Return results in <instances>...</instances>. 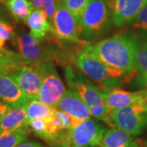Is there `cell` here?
I'll return each mask as SVG.
<instances>
[{"label": "cell", "mask_w": 147, "mask_h": 147, "mask_svg": "<svg viewBox=\"0 0 147 147\" xmlns=\"http://www.w3.org/2000/svg\"><path fill=\"white\" fill-rule=\"evenodd\" d=\"M54 115L57 116L60 120L61 121L65 130H69L71 128L75 127L77 125H79L77 123V122L74 120L71 116H69L67 113L64 112L62 110H58V109L56 108Z\"/></svg>", "instance_id": "27"}, {"label": "cell", "mask_w": 147, "mask_h": 147, "mask_svg": "<svg viewBox=\"0 0 147 147\" xmlns=\"http://www.w3.org/2000/svg\"><path fill=\"white\" fill-rule=\"evenodd\" d=\"M5 5L4 0H0V16H2L5 12Z\"/></svg>", "instance_id": "31"}, {"label": "cell", "mask_w": 147, "mask_h": 147, "mask_svg": "<svg viewBox=\"0 0 147 147\" xmlns=\"http://www.w3.org/2000/svg\"><path fill=\"white\" fill-rule=\"evenodd\" d=\"M70 147H84L83 146H79V145H72Z\"/></svg>", "instance_id": "34"}, {"label": "cell", "mask_w": 147, "mask_h": 147, "mask_svg": "<svg viewBox=\"0 0 147 147\" xmlns=\"http://www.w3.org/2000/svg\"><path fill=\"white\" fill-rule=\"evenodd\" d=\"M136 83L139 86L147 84V39L142 44L136 64Z\"/></svg>", "instance_id": "22"}, {"label": "cell", "mask_w": 147, "mask_h": 147, "mask_svg": "<svg viewBox=\"0 0 147 147\" xmlns=\"http://www.w3.org/2000/svg\"><path fill=\"white\" fill-rule=\"evenodd\" d=\"M106 130L105 125L89 118L68 130L67 136L71 145L97 147L100 146V142Z\"/></svg>", "instance_id": "7"}, {"label": "cell", "mask_w": 147, "mask_h": 147, "mask_svg": "<svg viewBox=\"0 0 147 147\" xmlns=\"http://www.w3.org/2000/svg\"><path fill=\"white\" fill-rule=\"evenodd\" d=\"M147 4V0H116L112 6V21L116 27L129 24Z\"/></svg>", "instance_id": "12"}, {"label": "cell", "mask_w": 147, "mask_h": 147, "mask_svg": "<svg viewBox=\"0 0 147 147\" xmlns=\"http://www.w3.org/2000/svg\"><path fill=\"white\" fill-rule=\"evenodd\" d=\"M11 76L29 100H38L42 82V75L38 65H25Z\"/></svg>", "instance_id": "11"}, {"label": "cell", "mask_w": 147, "mask_h": 147, "mask_svg": "<svg viewBox=\"0 0 147 147\" xmlns=\"http://www.w3.org/2000/svg\"><path fill=\"white\" fill-rule=\"evenodd\" d=\"M108 3H109V4L110 5V7H112V6L114 5V3H115V2L116 0H106Z\"/></svg>", "instance_id": "33"}, {"label": "cell", "mask_w": 147, "mask_h": 147, "mask_svg": "<svg viewBox=\"0 0 147 147\" xmlns=\"http://www.w3.org/2000/svg\"><path fill=\"white\" fill-rule=\"evenodd\" d=\"M141 145L135 136L118 127L107 129L100 142V147H141Z\"/></svg>", "instance_id": "16"}, {"label": "cell", "mask_w": 147, "mask_h": 147, "mask_svg": "<svg viewBox=\"0 0 147 147\" xmlns=\"http://www.w3.org/2000/svg\"><path fill=\"white\" fill-rule=\"evenodd\" d=\"M29 1H30V0H29Z\"/></svg>", "instance_id": "38"}, {"label": "cell", "mask_w": 147, "mask_h": 147, "mask_svg": "<svg viewBox=\"0 0 147 147\" xmlns=\"http://www.w3.org/2000/svg\"><path fill=\"white\" fill-rule=\"evenodd\" d=\"M34 8L42 9L47 15L48 20L53 21L56 9H57V3L56 0H30Z\"/></svg>", "instance_id": "25"}, {"label": "cell", "mask_w": 147, "mask_h": 147, "mask_svg": "<svg viewBox=\"0 0 147 147\" xmlns=\"http://www.w3.org/2000/svg\"><path fill=\"white\" fill-rule=\"evenodd\" d=\"M141 47L140 38L130 32L117 34L95 43L85 42L82 50L110 67L135 77Z\"/></svg>", "instance_id": "1"}, {"label": "cell", "mask_w": 147, "mask_h": 147, "mask_svg": "<svg viewBox=\"0 0 147 147\" xmlns=\"http://www.w3.org/2000/svg\"><path fill=\"white\" fill-rule=\"evenodd\" d=\"M16 147H44L42 145H40L39 143L35 142H23L21 145H19Z\"/></svg>", "instance_id": "30"}, {"label": "cell", "mask_w": 147, "mask_h": 147, "mask_svg": "<svg viewBox=\"0 0 147 147\" xmlns=\"http://www.w3.org/2000/svg\"><path fill=\"white\" fill-rule=\"evenodd\" d=\"M15 37V31L13 27L7 22L0 19V38L4 41L11 39Z\"/></svg>", "instance_id": "28"}, {"label": "cell", "mask_w": 147, "mask_h": 147, "mask_svg": "<svg viewBox=\"0 0 147 147\" xmlns=\"http://www.w3.org/2000/svg\"><path fill=\"white\" fill-rule=\"evenodd\" d=\"M4 44H5V41H4L3 39H2V38H0V50H1V49H3Z\"/></svg>", "instance_id": "32"}, {"label": "cell", "mask_w": 147, "mask_h": 147, "mask_svg": "<svg viewBox=\"0 0 147 147\" xmlns=\"http://www.w3.org/2000/svg\"><path fill=\"white\" fill-rule=\"evenodd\" d=\"M89 1L90 0H64L61 3H62L64 6L73 14L79 24V21L88 5Z\"/></svg>", "instance_id": "24"}, {"label": "cell", "mask_w": 147, "mask_h": 147, "mask_svg": "<svg viewBox=\"0 0 147 147\" xmlns=\"http://www.w3.org/2000/svg\"><path fill=\"white\" fill-rule=\"evenodd\" d=\"M55 110L56 108L46 105L37 99L30 100L26 104L28 123L38 119L47 120L54 116Z\"/></svg>", "instance_id": "20"}, {"label": "cell", "mask_w": 147, "mask_h": 147, "mask_svg": "<svg viewBox=\"0 0 147 147\" xmlns=\"http://www.w3.org/2000/svg\"><path fill=\"white\" fill-rule=\"evenodd\" d=\"M99 90L110 112L137 103H147V92L146 90L127 92L119 88H99Z\"/></svg>", "instance_id": "10"}, {"label": "cell", "mask_w": 147, "mask_h": 147, "mask_svg": "<svg viewBox=\"0 0 147 147\" xmlns=\"http://www.w3.org/2000/svg\"><path fill=\"white\" fill-rule=\"evenodd\" d=\"M13 38L18 55L26 65H38L44 61H52L47 48L35 40L30 34L24 33Z\"/></svg>", "instance_id": "9"}, {"label": "cell", "mask_w": 147, "mask_h": 147, "mask_svg": "<svg viewBox=\"0 0 147 147\" xmlns=\"http://www.w3.org/2000/svg\"><path fill=\"white\" fill-rule=\"evenodd\" d=\"M53 33L58 39L69 42H80V29L78 21L61 2H57L53 19Z\"/></svg>", "instance_id": "8"}, {"label": "cell", "mask_w": 147, "mask_h": 147, "mask_svg": "<svg viewBox=\"0 0 147 147\" xmlns=\"http://www.w3.org/2000/svg\"><path fill=\"white\" fill-rule=\"evenodd\" d=\"M138 136L147 127V103H137L110 112L108 123Z\"/></svg>", "instance_id": "5"}, {"label": "cell", "mask_w": 147, "mask_h": 147, "mask_svg": "<svg viewBox=\"0 0 147 147\" xmlns=\"http://www.w3.org/2000/svg\"><path fill=\"white\" fill-rule=\"evenodd\" d=\"M74 62L88 78L101 88H119L134 76L112 68L81 49L74 57Z\"/></svg>", "instance_id": "2"}, {"label": "cell", "mask_w": 147, "mask_h": 147, "mask_svg": "<svg viewBox=\"0 0 147 147\" xmlns=\"http://www.w3.org/2000/svg\"><path fill=\"white\" fill-rule=\"evenodd\" d=\"M28 126L30 127V129L36 134L38 137L43 139L44 141L47 139V120L42 119H34V120L30 121L28 123Z\"/></svg>", "instance_id": "26"}, {"label": "cell", "mask_w": 147, "mask_h": 147, "mask_svg": "<svg viewBox=\"0 0 147 147\" xmlns=\"http://www.w3.org/2000/svg\"><path fill=\"white\" fill-rule=\"evenodd\" d=\"M65 75L69 88L79 95L92 116L108 123L110 111L100 94L99 87L90 84L82 74L74 72L70 67L65 68Z\"/></svg>", "instance_id": "4"}, {"label": "cell", "mask_w": 147, "mask_h": 147, "mask_svg": "<svg viewBox=\"0 0 147 147\" xmlns=\"http://www.w3.org/2000/svg\"><path fill=\"white\" fill-rule=\"evenodd\" d=\"M131 33L137 34L139 38H144L147 39V4L137 16L128 24Z\"/></svg>", "instance_id": "23"}, {"label": "cell", "mask_w": 147, "mask_h": 147, "mask_svg": "<svg viewBox=\"0 0 147 147\" xmlns=\"http://www.w3.org/2000/svg\"><path fill=\"white\" fill-rule=\"evenodd\" d=\"M30 134L29 126L0 134V147H16L25 142Z\"/></svg>", "instance_id": "21"}, {"label": "cell", "mask_w": 147, "mask_h": 147, "mask_svg": "<svg viewBox=\"0 0 147 147\" xmlns=\"http://www.w3.org/2000/svg\"><path fill=\"white\" fill-rule=\"evenodd\" d=\"M42 75V86L38 96L41 102L56 108L58 102L66 91L63 82L59 77L52 61L38 65Z\"/></svg>", "instance_id": "6"}, {"label": "cell", "mask_w": 147, "mask_h": 147, "mask_svg": "<svg viewBox=\"0 0 147 147\" xmlns=\"http://www.w3.org/2000/svg\"><path fill=\"white\" fill-rule=\"evenodd\" d=\"M12 109V107L10 105L7 104L5 102L0 100V123L4 118V116Z\"/></svg>", "instance_id": "29"}, {"label": "cell", "mask_w": 147, "mask_h": 147, "mask_svg": "<svg viewBox=\"0 0 147 147\" xmlns=\"http://www.w3.org/2000/svg\"><path fill=\"white\" fill-rule=\"evenodd\" d=\"M56 108L67 113L78 124L82 121L89 119L92 115L79 95L73 89L65 92Z\"/></svg>", "instance_id": "13"}, {"label": "cell", "mask_w": 147, "mask_h": 147, "mask_svg": "<svg viewBox=\"0 0 147 147\" xmlns=\"http://www.w3.org/2000/svg\"><path fill=\"white\" fill-rule=\"evenodd\" d=\"M146 147H147V145H146Z\"/></svg>", "instance_id": "37"}, {"label": "cell", "mask_w": 147, "mask_h": 147, "mask_svg": "<svg viewBox=\"0 0 147 147\" xmlns=\"http://www.w3.org/2000/svg\"><path fill=\"white\" fill-rule=\"evenodd\" d=\"M0 100L12 108L26 105L30 101L15 79L8 74L0 75Z\"/></svg>", "instance_id": "14"}, {"label": "cell", "mask_w": 147, "mask_h": 147, "mask_svg": "<svg viewBox=\"0 0 147 147\" xmlns=\"http://www.w3.org/2000/svg\"><path fill=\"white\" fill-rule=\"evenodd\" d=\"M57 2H63L64 0H56Z\"/></svg>", "instance_id": "36"}, {"label": "cell", "mask_w": 147, "mask_h": 147, "mask_svg": "<svg viewBox=\"0 0 147 147\" xmlns=\"http://www.w3.org/2000/svg\"><path fill=\"white\" fill-rule=\"evenodd\" d=\"M111 7L106 0H90L79 21L80 40L90 42L105 35L111 29Z\"/></svg>", "instance_id": "3"}, {"label": "cell", "mask_w": 147, "mask_h": 147, "mask_svg": "<svg viewBox=\"0 0 147 147\" xmlns=\"http://www.w3.org/2000/svg\"><path fill=\"white\" fill-rule=\"evenodd\" d=\"M145 88H146V92H147V84L145 85Z\"/></svg>", "instance_id": "35"}, {"label": "cell", "mask_w": 147, "mask_h": 147, "mask_svg": "<svg viewBox=\"0 0 147 147\" xmlns=\"http://www.w3.org/2000/svg\"><path fill=\"white\" fill-rule=\"evenodd\" d=\"M4 5L17 21H26L34 10V7L29 0H4Z\"/></svg>", "instance_id": "19"}, {"label": "cell", "mask_w": 147, "mask_h": 147, "mask_svg": "<svg viewBox=\"0 0 147 147\" xmlns=\"http://www.w3.org/2000/svg\"><path fill=\"white\" fill-rule=\"evenodd\" d=\"M25 65L18 53L0 50V75H12Z\"/></svg>", "instance_id": "18"}, {"label": "cell", "mask_w": 147, "mask_h": 147, "mask_svg": "<svg viewBox=\"0 0 147 147\" xmlns=\"http://www.w3.org/2000/svg\"><path fill=\"white\" fill-rule=\"evenodd\" d=\"M26 22L30 28V34L38 42H42L48 34L53 33V26L42 9L34 8Z\"/></svg>", "instance_id": "15"}, {"label": "cell", "mask_w": 147, "mask_h": 147, "mask_svg": "<svg viewBox=\"0 0 147 147\" xmlns=\"http://www.w3.org/2000/svg\"><path fill=\"white\" fill-rule=\"evenodd\" d=\"M28 126L26 105L15 107L4 116L0 123V134Z\"/></svg>", "instance_id": "17"}]
</instances>
